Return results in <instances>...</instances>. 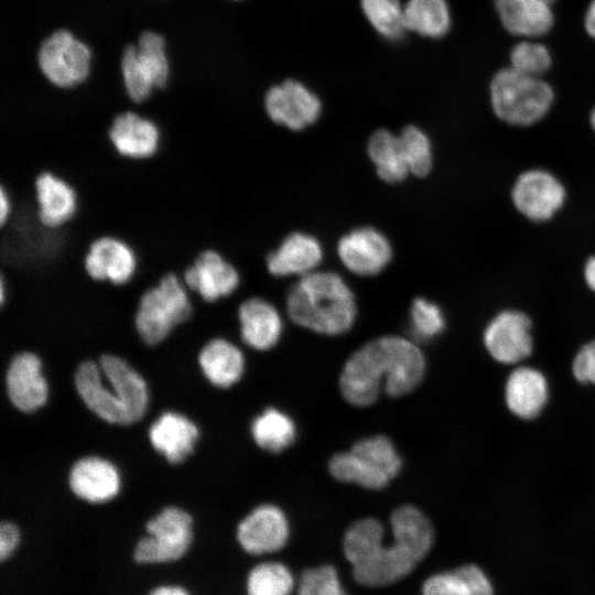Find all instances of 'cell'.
I'll list each match as a JSON object with an SVG mask.
<instances>
[{"label":"cell","instance_id":"46","mask_svg":"<svg viewBox=\"0 0 595 595\" xmlns=\"http://www.w3.org/2000/svg\"><path fill=\"white\" fill-rule=\"evenodd\" d=\"M547 1L548 3H550L552 6V3L555 1V0H544Z\"/></svg>","mask_w":595,"mask_h":595},{"label":"cell","instance_id":"10","mask_svg":"<svg viewBox=\"0 0 595 595\" xmlns=\"http://www.w3.org/2000/svg\"><path fill=\"white\" fill-rule=\"evenodd\" d=\"M36 65L41 76L58 89H73L90 76L91 52L71 30L52 31L36 50Z\"/></svg>","mask_w":595,"mask_h":595},{"label":"cell","instance_id":"32","mask_svg":"<svg viewBox=\"0 0 595 595\" xmlns=\"http://www.w3.org/2000/svg\"><path fill=\"white\" fill-rule=\"evenodd\" d=\"M407 31L439 39L451 28V11L446 0H408L404 4Z\"/></svg>","mask_w":595,"mask_h":595},{"label":"cell","instance_id":"37","mask_svg":"<svg viewBox=\"0 0 595 595\" xmlns=\"http://www.w3.org/2000/svg\"><path fill=\"white\" fill-rule=\"evenodd\" d=\"M410 321L414 336L423 340L440 335L445 327L442 310L424 298H416L412 301Z\"/></svg>","mask_w":595,"mask_h":595},{"label":"cell","instance_id":"9","mask_svg":"<svg viewBox=\"0 0 595 595\" xmlns=\"http://www.w3.org/2000/svg\"><path fill=\"white\" fill-rule=\"evenodd\" d=\"M194 519L186 510L169 506L144 524L133 544L132 558L142 565L170 564L183 559L194 543Z\"/></svg>","mask_w":595,"mask_h":595},{"label":"cell","instance_id":"44","mask_svg":"<svg viewBox=\"0 0 595 595\" xmlns=\"http://www.w3.org/2000/svg\"><path fill=\"white\" fill-rule=\"evenodd\" d=\"M584 278L587 285L595 292V257L589 258L584 268Z\"/></svg>","mask_w":595,"mask_h":595},{"label":"cell","instance_id":"12","mask_svg":"<svg viewBox=\"0 0 595 595\" xmlns=\"http://www.w3.org/2000/svg\"><path fill=\"white\" fill-rule=\"evenodd\" d=\"M181 278L194 296L208 304L232 296L241 285L238 268L215 249L201 251Z\"/></svg>","mask_w":595,"mask_h":595},{"label":"cell","instance_id":"13","mask_svg":"<svg viewBox=\"0 0 595 595\" xmlns=\"http://www.w3.org/2000/svg\"><path fill=\"white\" fill-rule=\"evenodd\" d=\"M87 275L97 282L123 285L138 270V257L129 242L113 235L94 239L84 257Z\"/></svg>","mask_w":595,"mask_h":595},{"label":"cell","instance_id":"15","mask_svg":"<svg viewBox=\"0 0 595 595\" xmlns=\"http://www.w3.org/2000/svg\"><path fill=\"white\" fill-rule=\"evenodd\" d=\"M108 138L120 156L143 161L151 159L160 150L162 131L155 120L129 108L113 117Z\"/></svg>","mask_w":595,"mask_h":595},{"label":"cell","instance_id":"8","mask_svg":"<svg viewBox=\"0 0 595 595\" xmlns=\"http://www.w3.org/2000/svg\"><path fill=\"white\" fill-rule=\"evenodd\" d=\"M552 88L539 77L505 68L490 84L496 116L512 126H530L541 120L553 102Z\"/></svg>","mask_w":595,"mask_h":595},{"label":"cell","instance_id":"14","mask_svg":"<svg viewBox=\"0 0 595 595\" xmlns=\"http://www.w3.org/2000/svg\"><path fill=\"white\" fill-rule=\"evenodd\" d=\"M264 109L275 123L299 131L318 119L322 102L317 95L301 82L286 79L267 91Z\"/></svg>","mask_w":595,"mask_h":595},{"label":"cell","instance_id":"7","mask_svg":"<svg viewBox=\"0 0 595 595\" xmlns=\"http://www.w3.org/2000/svg\"><path fill=\"white\" fill-rule=\"evenodd\" d=\"M119 66L121 84L131 107L144 104L171 79L164 36L153 30H143L137 43L125 45Z\"/></svg>","mask_w":595,"mask_h":595},{"label":"cell","instance_id":"43","mask_svg":"<svg viewBox=\"0 0 595 595\" xmlns=\"http://www.w3.org/2000/svg\"><path fill=\"white\" fill-rule=\"evenodd\" d=\"M585 29L592 37H595V0H592L587 8L585 14Z\"/></svg>","mask_w":595,"mask_h":595},{"label":"cell","instance_id":"1","mask_svg":"<svg viewBox=\"0 0 595 595\" xmlns=\"http://www.w3.org/2000/svg\"><path fill=\"white\" fill-rule=\"evenodd\" d=\"M426 360L411 340L393 335L375 338L346 360L338 386L353 407L372 405L381 393L392 398L413 391L423 380Z\"/></svg>","mask_w":595,"mask_h":595},{"label":"cell","instance_id":"26","mask_svg":"<svg viewBox=\"0 0 595 595\" xmlns=\"http://www.w3.org/2000/svg\"><path fill=\"white\" fill-rule=\"evenodd\" d=\"M194 422L176 412H165L149 430L152 446L170 463L183 462L193 451L198 439Z\"/></svg>","mask_w":595,"mask_h":595},{"label":"cell","instance_id":"18","mask_svg":"<svg viewBox=\"0 0 595 595\" xmlns=\"http://www.w3.org/2000/svg\"><path fill=\"white\" fill-rule=\"evenodd\" d=\"M337 253L349 271L359 275H375L390 262L392 248L379 230L361 227L340 238Z\"/></svg>","mask_w":595,"mask_h":595},{"label":"cell","instance_id":"30","mask_svg":"<svg viewBox=\"0 0 595 595\" xmlns=\"http://www.w3.org/2000/svg\"><path fill=\"white\" fill-rule=\"evenodd\" d=\"M367 151L378 176L387 183L403 181L410 173L399 136L386 129L375 131Z\"/></svg>","mask_w":595,"mask_h":595},{"label":"cell","instance_id":"28","mask_svg":"<svg viewBox=\"0 0 595 595\" xmlns=\"http://www.w3.org/2000/svg\"><path fill=\"white\" fill-rule=\"evenodd\" d=\"M422 595H494V587L482 567L461 563L425 578Z\"/></svg>","mask_w":595,"mask_h":595},{"label":"cell","instance_id":"3","mask_svg":"<svg viewBox=\"0 0 595 595\" xmlns=\"http://www.w3.org/2000/svg\"><path fill=\"white\" fill-rule=\"evenodd\" d=\"M343 551L354 580L364 586L392 585L410 575L419 563L388 534V524L376 516L354 520L345 530Z\"/></svg>","mask_w":595,"mask_h":595},{"label":"cell","instance_id":"4","mask_svg":"<svg viewBox=\"0 0 595 595\" xmlns=\"http://www.w3.org/2000/svg\"><path fill=\"white\" fill-rule=\"evenodd\" d=\"M290 318L312 332L336 336L348 332L357 316L353 291L335 272H311L288 293Z\"/></svg>","mask_w":595,"mask_h":595},{"label":"cell","instance_id":"38","mask_svg":"<svg viewBox=\"0 0 595 595\" xmlns=\"http://www.w3.org/2000/svg\"><path fill=\"white\" fill-rule=\"evenodd\" d=\"M510 67L526 75L539 77L549 69L552 60L549 50L541 43L522 41L510 53Z\"/></svg>","mask_w":595,"mask_h":595},{"label":"cell","instance_id":"31","mask_svg":"<svg viewBox=\"0 0 595 595\" xmlns=\"http://www.w3.org/2000/svg\"><path fill=\"white\" fill-rule=\"evenodd\" d=\"M255 443L263 451L280 453L289 448L296 439L293 419L282 410L270 407L258 414L250 426Z\"/></svg>","mask_w":595,"mask_h":595},{"label":"cell","instance_id":"25","mask_svg":"<svg viewBox=\"0 0 595 595\" xmlns=\"http://www.w3.org/2000/svg\"><path fill=\"white\" fill-rule=\"evenodd\" d=\"M323 258V249L316 238L304 232L289 235L275 251L266 258L267 269L274 277L307 274Z\"/></svg>","mask_w":595,"mask_h":595},{"label":"cell","instance_id":"11","mask_svg":"<svg viewBox=\"0 0 595 595\" xmlns=\"http://www.w3.org/2000/svg\"><path fill=\"white\" fill-rule=\"evenodd\" d=\"M292 533L286 510L272 502H263L244 515L236 526V539L249 555L267 560L283 550Z\"/></svg>","mask_w":595,"mask_h":595},{"label":"cell","instance_id":"5","mask_svg":"<svg viewBox=\"0 0 595 595\" xmlns=\"http://www.w3.org/2000/svg\"><path fill=\"white\" fill-rule=\"evenodd\" d=\"M193 314V294L180 274L169 272L140 295L133 327L144 344L154 346L187 323Z\"/></svg>","mask_w":595,"mask_h":595},{"label":"cell","instance_id":"45","mask_svg":"<svg viewBox=\"0 0 595 595\" xmlns=\"http://www.w3.org/2000/svg\"><path fill=\"white\" fill-rule=\"evenodd\" d=\"M591 125L595 131V109L591 113Z\"/></svg>","mask_w":595,"mask_h":595},{"label":"cell","instance_id":"29","mask_svg":"<svg viewBox=\"0 0 595 595\" xmlns=\"http://www.w3.org/2000/svg\"><path fill=\"white\" fill-rule=\"evenodd\" d=\"M198 364L205 377L219 388L234 386L245 371V357L241 350L221 337L213 338L204 345Z\"/></svg>","mask_w":595,"mask_h":595},{"label":"cell","instance_id":"39","mask_svg":"<svg viewBox=\"0 0 595 595\" xmlns=\"http://www.w3.org/2000/svg\"><path fill=\"white\" fill-rule=\"evenodd\" d=\"M572 371L577 381L595 385V340L581 347L573 359Z\"/></svg>","mask_w":595,"mask_h":595},{"label":"cell","instance_id":"20","mask_svg":"<svg viewBox=\"0 0 595 595\" xmlns=\"http://www.w3.org/2000/svg\"><path fill=\"white\" fill-rule=\"evenodd\" d=\"M387 524L391 541L407 551L419 564L435 544V526L429 515L415 505L403 504L392 509Z\"/></svg>","mask_w":595,"mask_h":595},{"label":"cell","instance_id":"27","mask_svg":"<svg viewBox=\"0 0 595 595\" xmlns=\"http://www.w3.org/2000/svg\"><path fill=\"white\" fill-rule=\"evenodd\" d=\"M502 25L512 34L534 37L553 25L551 4L544 0H495Z\"/></svg>","mask_w":595,"mask_h":595},{"label":"cell","instance_id":"34","mask_svg":"<svg viewBox=\"0 0 595 595\" xmlns=\"http://www.w3.org/2000/svg\"><path fill=\"white\" fill-rule=\"evenodd\" d=\"M360 7L370 25L383 37L397 41L405 34L404 6L400 0H360Z\"/></svg>","mask_w":595,"mask_h":595},{"label":"cell","instance_id":"17","mask_svg":"<svg viewBox=\"0 0 595 595\" xmlns=\"http://www.w3.org/2000/svg\"><path fill=\"white\" fill-rule=\"evenodd\" d=\"M564 199L565 190L562 183L543 170L522 173L512 188L516 208L536 221L550 219L562 207Z\"/></svg>","mask_w":595,"mask_h":595},{"label":"cell","instance_id":"33","mask_svg":"<svg viewBox=\"0 0 595 595\" xmlns=\"http://www.w3.org/2000/svg\"><path fill=\"white\" fill-rule=\"evenodd\" d=\"M295 587L294 573L277 560H260L247 574V595H293Z\"/></svg>","mask_w":595,"mask_h":595},{"label":"cell","instance_id":"42","mask_svg":"<svg viewBox=\"0 0 595 595\" xmlns=\"http://www.w3.org/2000/svg\"><path fill=\"white\" fill-rule=\"evenodd\" d=\"M13 213V202L11 196L0 188V226L4 225Z\"/></svg>","mask_w":595,"mask_h":595},{"label":"cell","instance_id":"22","mask_svg":"<svg viewBox=\"0 0 595 595\" xmlns=\"http://www.w3.org/2000/svg\"><path fill=\"white\" fill-rule=\"evenodd\" d=\"M241 339L257 350L274 347L282 335L283 323L278 310L267 300L250 296L237 307Z\"/></svg>","mask_w":595,"mask_h":595},{"label":"cell","instance_id":"36","mask_svg":"<svg viewBox=\"0 0 595 595\" xmlns=\"http://www.w3.org/2000/svg\"><path fill=\"white\" fill-rule=\"evenodd\" d=\"M403 154L410 173L425 176L432 167V145L424 131L415 126H407L399 134Z\"/></svg>","mask_w":595,"mask_h":595},{"label":"cell","instance_id":"6","mask_svg":"<svg viewBox=\"0 0 595 595\" xmlns=\"http://www.w3.org/2000/svg\"><path fill=\"white\" fill-rule=\"evenodd\" d=\"M402 465V457L393 442L386 435L377 434L356 441L349 451L334 454L327 468L338 482L379 490L399 475Z\"/></svg>","mask_w":595,"mask_h":595},{"label":"cell","instance_id":"41","mask_svg":"<svg viewBox=\"0 0 595 595\" xmlns=\"http://www.w3.org/2000/svg\"><path fill=\"white\" fill-rule=\"evenodd\" d=\"M148 595H192V593L181 584L162 583L152 587Z\"/></svg>","mask_w":595,"mask_h":595},{"label":"cell","instance_id":"40","mask_svg":"<svg viewBox=\"0 0 595 595\" xmlns=\"http://www.w3.org/2000/svg\"><path fill=\"white\" fill-rule=\"evenodd\" d=\"M22 542L21 530L12 521L3 520L0 523V563L11 559L20 549Z\"/></svg>","mask_w":595,"mask_h":595},{"label":"cell","instance_id":"2","mask_svg":"<svg viewBox=\"0 0 595 595\" xmlns=\"http://www.w3.org/2000/svg\"><path fill=\"white\" fill-rule=\"evenodd\" d=\"M75 387L87 408L109 423L132 424L148 408L144 379L115 355H102L98 363L80 364L75 372Z\"/></svg>","mask_w":595,"mask_h":595},{"label":"cell","instance_id":"21","mask_svg":"<svg viewBox=\"0 0 595 595\" xmlns=\"http://www.w3.org/2000/svg\"><path fill=\"white\" fill-rule=\"evenodd\" d=\"M6 383L10 401L22 412H33L47 400L48 387L42 375L41 359L31 351H23L11 360Z\"/></svg>","mask_w":595,"mask_h":595},{"label":"cell","instance_id":"24","mask_svg":"<svg viewBox=\"0 0 595 595\" xmlns=\"http://www.w3.org/2000/svg\"><path fill=\"white\" fill-rule=\"evenodd\" d=\"M549 398V386L541 371L532 367L515 369L505 385V401L512 414L530 420L544 409Z\"/></svg>","mask_w":595,"mask_h":595},{"label":"cell","instance_id":"16","mask_svg":"<svg viewBox=\"0 0 595 595\" xmlns=\"http://www.w3.org/2000/svg\"><path fill=\"white\" fill-rule=\"evenodd\" d=\"M530 318L515 310L502 311L487 325L484 344L489 355L501 364H516L532 351L533 339Z\"/></svg>","mask_w":595,"mask_h":595},{"label":"cell","instance_id":"23","mask_svg":"<svg viewBox=\"0 0 595 595\" xmlns=\"http://www.w3.org/2000/svg\"><path fill=\"white\" fill-rule=\"evenodd\" d=\"M69 487L80 499L102 504L117 496L120 475L109 461L97 456L78 459L69 473Z\"/></svg>","mask_w":595,"mask_h":595},{"label":"cell","instance_id":"35","mask_svg":"<svg viewBox=\"0 0 595 595\" xmlns=\"http://www.w3.org/2000/svg\"><path fill=\"white\" fill-rule=\"evenodd\" d=\"M294 595H349L338 570L332 564H321L301 571L296 576Z\"/></svg>","mask_w":595,"mask_h":595},{"label":"cell","instance_id":"19","mask_svg":"<svg viewBox=\"0 0 595 595\" xmlns=\"http://www.w3.org/2000/svg\"><path fill=\"white\" fill-rule=\"evenodd\" d=\"M34 201L41 224L58 229L74 219L79 198L75 187L63 176L43 171L34 181Z\"/></svg>","mask_w":595,"mask_h":595}]
</instances>
